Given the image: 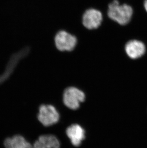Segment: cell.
<instances>
[{"label": "cell", "mask_w": 147, "mask_h": 148, "mask_svg": "<svg viewBox=\"0 0 147 148\" xmlns=\"http://www.w3.org/2000/svg\"><path fill=\"white\" fill-rule=\"evenodd\" d=\"M66 134L71 144L75 147H79L86 138V132L82 126L74 124L69 126L66 130Z\"/></svg>", "instance_id": "obj_7"}, {"label": "cell", "mask_w": 147, "mask_h": 148, "mask_svg": "<svg viewBox=\"0 0 147 148\" xmlns=\"http://www.w3.org/2000/svg\"><path fill=\"white\" fill-rule=\"evenodd\" d=\"M4 145L5 148H33V145L21 135L6 138Z\"/></svg>", "instance_id": "obj_10"}, {"label": "cell", "mask_w": 147, "mask_h": 148, "mask_svg": "<svg viewBox=\"0 0 147 148\" xmlns=\"http://www.w3.org/2000/svg\"><path fill=\"white\" fill-rule=\"evenodd\" d=\"M144 6L145 10L147 12V0H145L144 3Z\"/></svg>", "instance_id": "obj_11"}, {"label": "cell", "mask_w": 147, "mask_h": 148, "mask_svg": "<svg viewBox=\"0 0 147 148\" xmlns=\"http://www.w3.org/2000/svg\"><path fill=\"white\" fill-rule=\"evenodd\" d=\"M104 20V14L100 10L89 8L83 13L81 18L82 25L88 30H95L99 28Z\"/></svg>", "instance_id": "obj_3"}, {"label": "cell", "mask_w": 147, "mask_h": 148, "mask_svg": "<svg viewBox=\"0 0 147 148\" xmlns=\"http://www.w3.org/2000/svg\"><path fill=\"white\" fill-rule=\"evenodd\" d=\"M60 143L57 137L53 135L41 136L33 145V148H60Z\"/></svg>", "instance_id": "obj_9"}, {"label": "cell", "mask_w": 147, "mask_h": 148, "mask_svg": "<svg viewBox=\"0 0 147 148\" xmlns=\"http://www.w3.org/2000/svg\"><path fill=\"white\" fill-rule=\"evenodd\" d=\"M31 48L26 46L12 56L3 73L0 74V84H2L10 77L20 60L27 57L30 52Z\"/></svg>", "instance_id": "obj_6"}, {"label": "cell", "mask_w": 147, "mask_h": 148, "mask_svg": "<svg viewBox=\"0 0 147 148\" xmlns=\"http://www.w3.org/2000/svg\"><path fill=\"white\" fill-rule=\"evenodd\" d=\"M54 41L56 49L61 52H72L76 48L78 41L76 35L64 29L56 33Z\"/></svg>", "instance_id": "obj_2"}, {"label": "cell", "mask_w": 147, "mask_h": 148, "mask_svg": "<svg viewBox=\"0 0 147 148\" xmlns=\"http://www.w3.org/2000/svg\"><path fill=\"white\" fill-rule=\"evenodd\" d=\"M38 119L44 127H50L59 121L60 115L59 111L51 105H41L39 107Z\"/></svg>", "instance_id": "obj_5"}, {"label": "cell", "mask_w": 147, "mask_h": 148, "mask_svg": "<svg viewBox=\"0 0 147 148\" xmlns=\"http://www.w3.org/2000/svg\"><path fill=\"white\" fill-rule=\"evenodd\" d=\"M85 99V93L76 87H67L63 92V101L64 105L72 110L79 108L80 103L84 102Z\"/></svg>", "instance_id": "obj_4"}, {"label": "cell", "mask_w": 147, "mask_h": 148, "mask_svg": "<svg viewBox=\"0 0 147 148\" xmlns=\"http://www.w3.org/2000/svg\"><path fill=\"white\" fill-rule=\"evenodd\" d=\"M133 9L128 4H121L118 0H112L108 4L106 16L119 25H125L131 21Z\"/></svg>", "instance_id": "obj_1"}, {"label": "cell", "mask_w": 147, "mask_h": 148, "mask_svg": "<svg viewBox=\"0 0 147 148\" xmlns=\"http://www.w3.org/2000/svg\"><path fill=\"white\" fill-rule=\"evenodd\" d=\"M125 50L129 57L135 60L140 58L144 54L146 48L144 44L140 41L131 40L126 44Z\"/></svg>", "instance_id": "obj_8"}]
</instances>
